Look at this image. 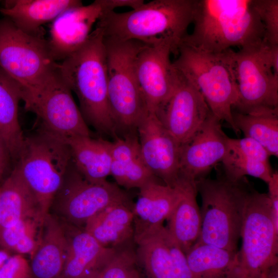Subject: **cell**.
Wrapping results in <instances>:
<instances>
[{"mask_svg": "<svg viewBox=\"0 0 278 278\" xmlns=\"http://www.w3.org/2000/svg\"><path fill=\"white\" fill-rule=\"evenodd\" d=\"M89 278H147L138 261L135 242L116 249Z\"/></svg>", "mask_w": 278, "mask_h": 278, "instance_id": "obj_32", "label": "cell"}, {"mask_svg": "<svg viewBox=\"0 0 278 278\" xmlns=\"http://www.w3.org/2000/svg\"><path fill=\"white\" fill-rule=\"evenodd\" d=\"M265 278V277H264Z\"/></svg>", "mask_w": 278, "mask_h": 278, "instance_id": "obj_42", "label": "cell"}, {"mask_svg": "<svg viewBox=\"0 0 278 278\" xmlns=\"http://www.w3.org/2000/svg\"><path fill=\"white\" fill-rule=\"evenodd\" d=\"M234 123L245 137L262 145L270 156L278 157V108H263L248 113L232 111Z\"/></svg>", "mask_w": 278, "mask_h": 278, "instance_id": "obj_29", "label": "cell"}, {"mask_svg": "<svg viewBox=\"0 0 278 278\" xmlns=\"http://www.w3.org/2000/svg\"><path fill=\"white\" fill-rule=\"evenodd\" d=\"M193 32L181 43L212 53L265 41V29L254 0H197Z\"/></svg>", "mask_w": 278, "mask_h": 278, "instance_id": "obj_3", "label": "cell"}, {"mask_svg": "<svg viewBox=\"0 0 278 278\" xmlns=\"http://www.w3.org/2000/svg\"><path fill=\"white\" fill-rule=\"evenodd\" d=\"M240 238L232 278H264L278 264V237L268 194L252 187L246 199Z\"/></svg>", "mask_w": 278, "mask_h": 278, "instance_id": "obj_8", "label": "cell"}, {"mask_svg": "<svg viewBox=\"0 0 278 278\" xmlns=\"http://www.w3.org/2000/svg\"><path fill=\"white\" fill-rule=\"evenodd\" d=\"M228 151L236 155L254 160L269 163L270 157L265 148L254 140L245 137L242 138H228Z\"/></svg>", "mask_w": 278, "mask_h": 278, "instance_id": "obj_35", "label": "cell"}, {"mask_svg": "<svg viewBox=\"0 0 278 278\" xmlns=\"http://www.w3.org/2000/svg\"><path fill=\"white\" fill-rule=\"evenodd\" d=\"M72 92L57 68L39 89L23 93L22 100L26 110L37 116L44 130L63 139L91 136Z\"/></svg>", "mask_w": 278, "mask_h": 278, "instance_id": "obj_12", "label": "cell"}, {"mask_svg": "<svg viewBox=\"0 0 278 278\" xmlns=\"http://www.w3.org/2000/svg\"><path fill=\"white\" fill-rule=\"evenodd\" d=\"M10 155L7 148L0 136V170L5 172Z\"/></svg>", "mask_w": 278, "mask_h": 278, "instance_id": "obj_39", "label": "cell"}, {"mask_svg": "<svg viewBox=\"0 0 278 278\" xmlns=\"http://www.w3.org/2000/svg\"><path fill=\"white\" fill-rule=\"evenodd\" d=\"M221 162L224 171L223 175L232 181H237L246 176H250L268 183L274 172L269 163L236 155L228 151Z\"/></svg>", "mask_w": 278, "mask_h": 278, "instance_id": "obj_33", "label": "cell"}, {"mask_svg": "<svg viewBox=\"0 0 278 278\" xmlns=\"http://www.w3.org/2000/svg\"><path fill=\"white\" fill-rule=\"evenodd\" d=\"M63 223L67 248L61 278H89L116 249L103 247L83 229Z\"/></svg>", "mask_w": 278, "mask_h": 278, "instance_id": "obj_19", "label": "cell"}, {"mask_svg": "<svg viewBox=\"0 0 278 278\" xmlns=\"http://www.w3.org/2000/svg\"><path fill=\"white\" fill-rule=\"evenodd\" d=\"M67 248L63 223L48 213L45 217L39 245L30 256L33 278H61Z\"/></svg>", "mask_w": 278, "mask_h": 278, "instance_id": "obj_20", "label": "cell"}, {"mask_svg": "<svg viewBox=\"0 0 278 278\" xmlns=\"http://www.w3.org/2000/svg\"><path fill=\"white\" fill-rule=\"evenodd\" d=\"M137 131L141 154L148 169L164 184L176 187L179 181L181 145L155 113L148 112Z\"/></svg>", "mask_w": 278, "mask_h": 278, "instance_id": "obj_14", "label": "cell"}, {"mask_svg": "<svg viewBox=\"0 0 278 278\" xmlns=\"http://www.w3.org/2000/svg\"><path fill=\"white\" fill-rule=\"evenodd\" d=\"M14 168L37 200L43 218L71 164L65 140L42 128L25 137Z\"/></svg>", "mask_w": 278, "mask_h": 278, "instance_id": "obj_7", "label": "cell"}, {"mask_svg": "<svg viewBox=\"0 0 278 278\" xmlns=\"http://www.w3.org/2000/svg\"><path fill=\"white\" fill-rule=\"evenodd\" d=\"M236 253L195 244L185 255L193 278H232Z\"/></svg>", "mask_w": 278, "mask_h": 278, "instance_id": "obj_30", "label": "cell"}, {"mask_svg": "<svg viewBox=\"0 0 278 278\" xmlns=\"http://www.w3.org/2000/svg\"><path fill=\"white\" fill-rule=\"evenodd\" d=\"M181 178L183 181L182 196L166 219L165 227L186 254L199 236L201 215L196 200L195 182Z\"/></svg>", "mask_w": 278, "mask_h": 278, "instance_id": "obj_26", "label": "cell"}, {"mask_svg": "<svg viewBox=\"0 0 278 278\" xmlns=\"http://www.w3.org/2000/svg\"><path fill=\"white\" fill-rule=\"evenodd\" d=\"M231 56L239 112L278 108V45L265 41L238 51L232 49Z\"/></svg>", "mask_w": 278, "mask_h": 278, "instance_id": "obj_10", "label": "cell"}, {"mask_svg": "<svg viewBox=\"0 0 278 278\" xmlns=\"http://www.w3.org/2000/svg\"><path fill=\"white\" fill-rule=\"evenodd\" d=\"M201 198V230L196 244H207L237 253L246 199L252 186L246 177L237 181L224 175L195 181Z\"/></svg>", "mask_w": 278, "mask_h": 278, "instance_id": "obj_4", "label": "cell"}, {"mask_svg": "<svg viewBox=\"0 0 278 278\" xmlns=\"http://www.w3.org/2000/svg\"><path fill=\"white\" fill-rule=\"evenodd\" d=\"M101 14V8L95 0L88 5L70 8L52 22L47 40L56 62L63 61L86 42Z\"/></svg>", "mask_w": 278, "mask_h": 278, "instance_id": "obj_17", "label": "cell"}, {"mask_svg": "<svg viewBox=\"0 0 278 278\" xmlns=\"http://www.w3.org/2000/svg\"><path fill=\"white\" fill-rule=\"evenodd\" d=\"M133 208L131 202L109 206L92 217L83 229L104 248L126 246L134 242Z\"/></svg>", "mask_w": 278, "mask_h": 278, "instance_id": "obj_21", "label": "cell"}, {"mask_svg": "<svg viewBox=\"0 0 278 278\" xmlns=\"http://www.w3.org/2000/svg\"><path fill=\"white\" fill-rule=\"evenodd\" d=\"M0 278H33L29 262L20 254H13L0 269Z\"/></svg>", "mask_w": 278, "mask_h": 278, "instance_id": "obj_36", "label": "cell"}, {"mask_svg": "<svg viewBox=\"0 0 278 278\" xmlns=\"http://www.w3.org/2000/svg\"><path fill=\"white\" fill-rule=\"evenodd\" d=\"M100 5L101 13L113 11L119 7H128L132 10L136 9L144 3V0H97Z\"/></svg>", "mask_w": 278, "mask_h": 278, "instance_id": "obj_38", "label": "cell"}, {"mask_svg": "<svg viewBox=\"0 0 278 278\" xmlns=\"http://www.w3.org/2000/svg\"><path fill=\"white\" fill-rule=\"evenodd\" d=\"M272 219L275 235L278 237V172H274L267 183Z\"/></svg>", "mask_w": 278, "mask_h": 278, "instance_id": "obj_37", "label": "cell"}, {"mask_svg": "<svg viewBox=\"0 0 278 278\" xmlns=\"http://www.w3.org/2000/svg\"><path fill=\"white\" fill-rule=\"evenodd\" d=\"M228 138L221 121L211 113L192 137L181 145L179 177L194 182L205 177L227 154Z\"/></svg>", "mask_w": 278, "mask_h": 278, "instance_id": "obj_15", "label": "cell"}, {"mask_svg": "<svg viewBox=\"0 0 278 278\" xmlns=\"http://www.w3.org/2000/svg\"><path fill=\"white\" fill-rule=\"evenodd\" d=\"M183 190V181L181 178L174 187L155 180L140 187L133 208L134 239L163 225L181 199Z\"/></svg>", "mask_w": 278, "mask_h": 278, "instance_id": "obj_18", "label": "cell"}, {"mask_svg": "<svg viewBox=\"0 0 278 278\" xmlns=\"http://www.w3.org/2000/svg\"><path fill=\"white\" fill-rule=\"evenodd\" d=\"M254 6L264 27L265 41L278 45V1L254 0Z\"/></svg>", "mask_w": 278, "mask_h": 278, "instance_id": "obj_34", "label": "cell"}, {"mask_svg": "<svg viewBox=\"0 0 278 278\" xmlns=\"http://www.w3.org/2000/svg\"><path fill=\"white\" fill-rule=\"evenodd\" d=\"M58 70L77 95L79 110L88 126L117 138L109 104L107 53L101 30L95 27L79 49L58 62Z\"/></svg>", "mask_w": 278, "mask_h": 278, "instance_id": "obj_2", "label": "cell"}, {"mask_svg": "<svg viewBox=\"0 0 278 278\" xmlns=\"http://www.w3.org/2000/svg\"><path fill=\"white\" fill-rule=\"evenodd\" d=\"M130 202L127 193L107 180L91 182L76 169L72 162L55 195L49 213L63 223L80 229L104 208Z\"/></svg>", "mask_w": 278, "mask_h": 278, "instance_id": "obj_11", "label": "cell"}, {"mask_svg": "<svg viewBox=\"0 0 278 278\" xmlns=\"http://www.w3.org/2000/svg\"><path fill=\"white\" fill-rule=\"evenodd\" d=\"M13 254L7 249L0 246V269L8 258Z\"/></svg>", "mask_w": 278, "mask_h": 278, "instance_id": "obj_40", "label": "cell"}, {"mask_svg": "<svg viewBox=\"0 0 278 278\" xmlns=\"http://www.w3.org/2000/svg\"><path fill=\"white\" fill-rule=\"evenodd\" d=\"M57 65L43 36L25 32L7 18L0 20V68L21 85L22 92L41 87Z\"/></svg>", "mask_w": 278, "mask_h": 278, "instance_id": "obj_9", "label": "cell"}, {"mask_svg": "<svg viewBox=\"0 0 278 278\" xmlns=\"http://www.w3.org/2000/svg\"><path fill=\"white\" fill-rule=\"evenodd\" d=\"M104 41L109 104L117 133L121 137L136 135L139 124L148 113L135 72L136 56L145 44L105 38Z\"/></svg>", "mask_w": 278, "mask_h": 278, "instance_id": "obj_6", "label": "cell"}, {"mask_svg": "<svg viewBox=\"0 0 278 278\" xmlns=\"http://www.w3.org/2000/svg\"><path fill=\"white\" fill-rule=\"evenodd\" d=\"M20 100L22 86L0 68V136L10 157L16 161L25 138L19 120Z\"/></svg>", "mask_w": 278, "mask_h": 278, "instance_id": "obj_28", "label": "cell"}, {"mask_svg": "<svg viewBox=\"0 0 278 278\" xmlns=\"http://www.w3.org/2000/svg\"><path fill=\"white\" fill-rule=\"evenodd\" d=\"M30 218L44 219L37 200L14 168L0 184V229Z\"/></svg>", "mask_w": 278, "mask_h": 278, "instance_id": "obj_27", "label": "cell"}, {"mask_svg": "<svg viewBox=\"0 0 278 278\" xmlns=\"http://www.w3.org/2000/svg\"><path fill=\"white\" fill-rule=\"evenodd\" d=\"M162 225L134 239L138 261L147 278H193L190 269L177 266L171 258Z\"/></svg>", "mask_w": 278, "mask_h": 278, "instance_id": "obj_23", "label": "cell"}, {"mask_svg": "<svg viewBox=\"0 0 278 278\" xmlns=\"http://www.w3.org/2000/svg\"><path fill=\"white\" fill-rule=\"evenodd\" d=\"M173 54L167 42L145 44L135 60V72L142 94L149 113L156 114L174 92L181 73L170 60Z\"/></svg>", "mask_w": 278, "mask_h": 278, "instance_id": "obj_13", "label": "cell"}, {"mask_svg": "<svg viewBox=\"0 0 278 278\" xmlns=\"http://www.w3.org/2000/svg\"><path fill=\"white\" fill-rule=\"evenodd\" d=\"M4 173V172L0 170V184L2 183L1 182V180L2 179V177H3V176Z\"/></svg>", "mask_w": 278, "mask_h": 278, "instance_id": "obj_41", "label": "cell"}, {"mask_svg": "<svg viewBox=\"0 0 278 278\" xmlns=\"http://www.w3.org/2000/svg\"><path fill=\"white\" fill-rule=\"evenodd\" d=\"M82 5L79 0H12L0 9L6 18L28 34L43 36V25L66 10Z\"/></svg>", "mask_w": 278, "mask_h": 278, "instance_id": "obj_24", "label": "cell"}, {"mask_svg": "<svg viewBox=\"0 0 278 278\" xmlns=\"http://www.w3.org/2000/svg\"><path fill=\"white\" fill-rule=\"evenodd\" d=\"M65 140L71 152L72 162L88 180L100 182L110 175L111 141L91 136H75Z\"/></svg>", "mask_w": 278, "mask_h": 278, "instance_id": "obj_25", "label": "cell"}, {"mask_svg": "<svg viewBox=\"0 0 278 278\" xmlns=\"http://www.w3.org/2000/svg\"><path fill=\"white\" fill-rule=\"evenodd\" d=\"M211 113L199 91L181 73L174 92L155 114L181 145L192 137Z\"/></svg>", "mask_w": 278, "mask_h": 278, "instance_id": "obj_16", "label": "cell"}, {"mask_svg": "<svg viewBox=\"0 0 278 278\" xmlns=\"http://www.w3.org/2000/svg\"><path fill=\"white\" fill-rule=\"evenodd\" d=\"M43 221L39 218H26L1 228L0 246L13 254L31 256L39 245Z\"/></svg>", "mask_w": 278, "mask_h": 278, "instance_id": "obj_31", "label": "cell"}, {"mask_svg": "<svg viewBox=\"0 0 278 278\" xmlns=\"http://www.w3.org/2000/svg\"><path fill=\"white\" fill-rule=\"evenodd\" d=\"M231 50L215 54L181 43L172 63L199 91L212 113L221 121H226L238 134L240 131L232 116V109L238 102V93Z\"/></svg>", "mask_w": 278, "mask_h": 278, "instance_id": "obj_5", "label": "cell"}, {"mask_svg": "<svg viewBox=\"0 0 278 278\" xmlns=\"http://www.w3.org/2000/svg\"><path fill=\"white\" fill-rule=\"evenodd\" d=\"M197 0H154L128 12L101 13L96 23L105 39L171 44L177 56L193 23Z\"/></svg>", "mask_w": 278, "mask_h": 278, "instance_id": "obj_1", "label": "cell"}, {"mask_svg": "<svg viewBox=\"0 0 278 278\" xmlns=\"http://www.w3.org/2000/svg\"><path fill=\"white\" fill-rule=\"evenodd\" d=\"M110 175L126 189L140 188L155 178L145 164L138 135L118 137L111 142Z\"/></svg>", "mask_w": 278, "mask_h": 278, "instance_id": "obj_22", "label": "cell"}]
</instances>
